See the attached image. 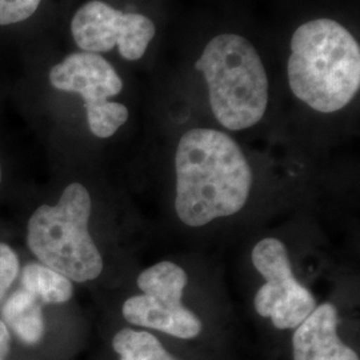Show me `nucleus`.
<instances>
[{"label":"nucleus","mask_w":360,"mask_h":360,"mask_svg":"<svg viewBox=\"0 0 360 360\" xmlns=\"http://www.w3.org/2000/svg\"><path fill=\"white\" fill-rule=\"evenodd\" d=\"M187 282L186 271L172 262L146 269L138 276L142 294L131 296L122 307L124 319L178 339L199 336L203 324L181 302Z\"/></svg>","instance_id":"nucleus-5"},{"label":"nucleus","mask_w":360,"mask_h":360,"mask_svg":"<svg viewBox=\"0 0 360 360\" xmlns=\"http://www.w3.org/2000/svg\"><path fill=\"white\" fill-rule=\"evenodd\" d=\"M71 32L84 52H108L116 46L126 60L142 59L156 34L154 22L142 13H124L102 0H91L77 10Z\"/></svg>","instance_id":"nucleus-8"},{"label":"nucleus","mask_w":360,"mask_h":360,"mask_svg":"<svg viewBox=\"0 0 360 360\" xmlns=\"http://www.w3.org/2000/svg\"><path fill=\"white\" fill-rule=\"evenodd\" d=\"M91 196L71 183L55 206L43 205L28 220L27 243L41 264L71 282L84 283L103 271V257L91 238Z\"/></svg>","instance_id":"nucleus-4"},{"label":"nucleus","mask_w":360,"mask_h":360,"mask_svg":"<svg viewBox=\"0 0 360 360\" xmlns=\"http://www.w3.org/2000/svg\"><path fill=\"white\" fill-rule=\"evenodd\" d=\"M20 284L41 304H62L74 295L72 282L41 263L26 264Z\"/></svg>","instance_id":"nucleus-11"},{"label":"nucleus","mask_w":360,"mask_h":360,"mask_svg":"<svg viewBox=\"0 0 360 360\" xmlns=\"http://www.w3.org/2000/svg\"><path fill=\"white\" fill-rule=\"evenodd\" d=\"M251 257L254 267L266 279L254 300L257 314L271 319L278 330L296 328L316 309V300L297 282L283 242L266 238L254 247Z\"/></svg>","instance_id":"nucleus-7"},{"label":"nucleus","mask_w":360,"mask_h":360,"mask_svg":"<svg viewBox=\"0 0 360 360\" xmlns=\"http://www.w3.org/2000/svg\"><path fill=\"white\" fill-rule=\"evenodd\" d=\"M52 87L83 98L87 123L98 138H111L129 120V108L110 102L123 90V82L103 56L94 52H74L50 71Z\"/></svg>","instance_id":"nucleus-6"},{"label":"nucleus","mask_w":360,"mask_h":360,"mask_svg":"<svg viewBox=\"0 0 360 360\" xmlns=\"http://www.w3.org/2000/svg\"><path fill=\"white\" fill-rule=\"evenodd\" d=\"M287 72L297 99L318 112H336L359 91V43L336 20H309L291 38Z\"/></svg>","instance_id":"nucleus-2"},{"label":"nucleus","mask_w":360,"mask_h":360,"mask_svg":"<svg viewBox=\"0 0 360 360\" xmlns=\"http://www.w3.org/2000/svg\"><path fill=\"white\" fill-rule=\"evenodd\" d=\"M195 68L205 77L219 123L231 131L259 123L269 105V77L255 47L236 34L208 41Z\"/></svg>","instance_id":"nucleus-3"},{"label":"nucleus","mask_w":360,"mask_h":360,"mask_svg":"<svg viewBox=\"0 0 360 360\" xmlns=\"http://www.w3.org/2000/svg\"><path fill=\"white\" fill-rule=\"evenodd\" d=\"M112 348L119 360H179L171 355L155 335L123 328L112 339Z\"/></svg>","instance_id":"nucleus-12"},{"label":"nucleus","mask_w":360,"mask_h":360,"mask_svg":"<svg viewBox=\"0 0 360 360\" xmlns=\"http://www.w3.org/2000/svg\"><path fill=\"white\" fill-rule=\"evenodd\" d=\"M19 274V259L10 245L0 243V300Z\"/></svg>","instance_id":"nucleus-14"},{"label":"nucleus","mask_w":360,"mask_h":360,"mask_svg":"<svg viewBox=\"0 0 360 360\" xmlns=\"http://www.w3.org/2000/svg\"><path fill=\"white\" fill-rule=\"evenodd\" d=\"M41 0H0V26L20 23L38 10Z\"/></svg>","instance_id":"nucleus-13"},{"label":"nucleus","mask_w":360,"mask_h":360,"mask_svg":"<svg viewBox=\"0 0 360 360\" xmlns=\"http://www.w3.org/2000/svg\"><path fill=\"white\" fill-rule=\"evenodd\" d=\"M338 309L333 303L316 306L292 335L294 360H360L338 335Z\"/></svg>","instance_id":"nucleus-9"},{"label":"nucleus","mask_w":360,"mask_h":360,"mask_svg":"<svg viewBox=\"0 0 360 360\" xmlns=\"http://www.w3.org/2000/svg\"><path fill=\"white\" fill-rule=\"evenodd\" d=\"M11 348V335L7 326L0 319V360L7 359Z\"/></svg>","instance_id":"nucleus-15"},{"label":"nucleus","mask_w":360,"mask_h":360,"mask_svg":"<svg viewBox=\"0 0 360 360\" xmlns=\"http://www.w3.org/2000/svg\"><path fill=\"white\" fill-rule=\"evenodd\" d=\"M0 183H1V166H0Z\"/></svg>","instance_id":"nucleus-16"},{"label":"nucleus","mask_w":360,"mask_h":360,"mask_svg":"<svg viewBox=\"0 0 360 360\" xmlns=\"http://www.w3.org/2000/svg\"><path fill=\"white\" fill-rule=\"evenodd\" d=\"M41 306L25 288L16 290L3 304V322L27 346L38 345L44 336L46 323Z\"/></svg>","instance_id":"nucleus-10"},{"label":"nucleus","mask_w":360,"mask_h":360,"mask_svg":"<svg viewBox=\"0 0 360 360\" xmlns=\"http://www.w3.org/2000/svg\"><path fill=\"white\" fill-rule=\"evenodd\" d=\"M178 218L190 227L238 214L252 186V171L239 144L226 132L193 129L175 154Z\"/></svg>","instance_id":"nucleus-1"}]
</instances>
